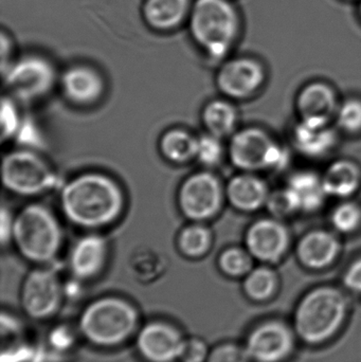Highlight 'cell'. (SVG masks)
I'll return each instance as SVG.
<instances>
[{
	"label": "cell",
	"mask_w": 361,
	"mask_h": 362,
	"mask_svg": "<svg viewBox=\"0 0 361 362\" xmlns=\"http://www.w3.org/2000/svg\"><path fill=\"white\" fill-rule=\"evenodd\" d=\"M124 189L101 172H85L61 187L59 206L68 221L86 230H99L116 223L124 212Z\"/></svg>",
	"instance_id": "obj_1"
},
{
	"label": "cell",
	"mask_w": 361,
	"mask_h": 362,
	"mask_svg": "<svg viewBox=\"0 0 361 362\" xmlns=\"http://www.w3.org/2000/svg\"><path fill=\"white\" fill-rule=\"evenodd\" d=\"M78 329L93 346L118 348L137 335L140 329L139 310L124 298H99L84 308L78 319Z\"/></svg>",
	"instance_id": "obj_2"
},
{
	"label": "cell",
	"mask_w": 361,
	"mask_h": 362,
	"mask_svg": "<svg viewBox=\"0 0 361 362\" xmlns=\"http://www.w3.org/2000/svg\"><path fill=\"white\" fill-rule=\"evenodd\" d=\"M348 313L349 302L343 291L332 286L317 287L309 291L297 305L292 329L299 339L317 346L339 333Z\"/></svg>",
	"instance_id": "obj_3"
},
{
	"label": "cell",
	"mask_w": 361,
	"mask_h": 362,
	"mask_svg": "<svg viewBox=\"0 0 361 362\" xmlns=\"http://www.w3.org/2000/svg\"><path fill=\"white\" fill-rule=\"evenodd\" d=\"M63 242L61 223L44 204H28L15 215L12 243L27 261L50 265L59 257Z\"/></svg>",
	"instance_id": "obj_4"
},
{
	"label": "cell",
	"mask_w": 361,
	"mask_h": 362,
	"mask_svg": "<svg viewBox=\"0 0 361 362\" xmlns=\"http://www.w3.org/2000/svg\"><path fill=\"white\" fill-rule=\"evenodd\" d=\"M188 25L195 44L209 59L218 61L237 42L241 18L230 0H195Z\"/></svg>",
	"instance_id": "obj_5"
},
{
	"label": "cell",
	"mask_w": 361,
	"mask_h": 362,
	"mask_svg": "<svg viewBox=\"0 0 361 362\" xmlns=\"http://www.w3.org/2000/svg\"><path fill=\"white\" fill-rule=\"evenodd\" d=\"M2 183L10 193L35 197L51 191L57 176L50 163L32 150H15L2 159Z\"/></svg>",
	"instance_id": "obj_6"
},
{
	"label": "cell",
	"mask_w": 361,
	"mask_h": 362,
	"mask_svg": "<svg viewBox=\"0 0 361 362\" xmlns=\"http://www.w3.org/2000/svg\"><path fill=\"white\" fill-rule=\"evenodd\" d=\"M10 97L23 103H33L51 93L57 74L50 59L36 53L13 61L2 71Z\"/></svg>",
	"instance_id": "obj_7"
},
{
	"label": "cell",
	"mask_w": 361,
	"mask_h": 362,
	"mask_svg": "<svg viewBox=\"0 0 361 362\" xmlns=\"http://www.w3.org/2000/svg\"><path fill=\"white\" fill-rule=\"evenodd\" d=\"M229 156L242 171L282 169L288 161V153L260 129H242L231 138Z\"/></svg>",
	"instance_id": "obj_8"
},
{
	"label": "cell",
	"mask_w": 361,
	"mask_h": 362,
	"mask_svg": "<svg viewBox=\"0 0 361 362\" xmlns=\"http://www.w3.org/2000/svg\"><path fill=\"white\" fill-rule=\"evenodd\" d=\"M65 288L59 274L49 265L38 266L25 276L20 288L23 312L34 320H48L61 310Z\"/></svg>",
	"instance_id": "obj_9"
},
{
	"label": "cell",
	"mask_w": 361,
	"mask_h": 362,
	"mask_svg": "<svg viewBox=\"0 0 361 362\" xmlns=\"http://www.w3.org/2000/svg\"><path fill=\"white\" fill-rule=\"evenodd\" d=\"M226 191L220 178L209 171H199L187 177L177 194L178 206L187 219L205 223L220 213Z\"/></svg>",
	"instance_id": "obj_10"
},
{
	"label": "cell",
	"mask_w": 361,
	"mask_h": 362,
	"mask_svg": "<svg viewBox=\"0 0 361 362\" xmlns=\"http://www.w3.org/2000/svg\"><path fill=\"white\" fill-rule=\"evenodd\" d=\"M296 337L286 323L271 320L254 327L244 346L251 362H283L294 352Z\"/></svg>",
	"instance_id": "obj_11"
},
{
	"label": "cell",
	"mask_w": 361,
	"mask_h": 362,
	"mask_svg": "<svg viewBox=\"0 0 361 362\" xmlns=\"http://www.w3.org/2000/svg\"><path fill=\"white\" fill-rule=\"evenodd\" d=\"M186 339L176 325L167 321H150L140 327L136 346L146 362H176L179 361Z\"/></svg>",
	"instance_id": "obj_12"
},
{
	"label": "cell",
	"mask_w": 361,
	"mask_h": 362,
	"mask_svg": "<svg viewBox=\"0 0 361 362\" xmlns=\"http://www.w3.org/2000/svg\"><path fill=\"white\" fill-rule=\"evenodd\" d=\"M264 78V69L258 61L237 57L220 67L216 76V85L227 97L244 99L260 88Z\"/></svg>",
	"instance_id": "obj_13"
},
{
	"label": "cell",
	"mask_w": 361,
	"mask_h": 362,
	"mask_svg": "<svg viewBox=\"0 0 361 362\" xmlns=\"http://www.w3.org/2000/svg\"><path fill=\"white\" fill-rule=\"evenodd\" d=\"M107 240L97 233H88L78 238L70 249L68 268L76 281L93 280L102 274L107 264Z\"/></svg>",
	"instance_id": "obj_14"
},
{
	"label": "cell",
	"mask_w": 361,
	"mask_h": 362,
	"mask_svg": "<svg viewBox=\"0 0 361 362\" xmlns=\"http://www.w3.org/2000/svg\"><path fill=\"white\" fill-rule=\"evenodd\" d=\"M59 85L68 102L83 107L97 103L106 88L101 72L85 64H76L68 67L61 74Z\"/></svg>",
	"instance_id": "obj_15"
},
{
	"label": "cell",
	"mask_w": 361,
	"mask_h": 362,
	"mask_svg": "<svg viewBox=\"0 0 361 362\" xmlns=\"http://www.w3.org/2000/svg\"><path fill=\"white\" fill-rule=\"evenodd\" d=\"M290 243L288 229L273 219H261L248 229L246 245L252 257L275 263L285 253Z\"/></svg>",
	"instance_id": "obj_16"
},
{
	"label": "cell",
	"mask_w": 361,
	"mask_h": 362,
	"mask_svg": "<svg viewBox=\"0 0 361 362\" xmlns=\"http://www.w3.org/2000/svg\"><path fill=\"white\" fill-rule=\"evenodd\" d=\"M192 0H144L142 16L148 27L167 32L188 23Z\"/></svg>",
	"instance_id": "obj_17"
},
{
	"label": "cell",
	"mask_w": 361,
	"mask_h": 362,
	"mask_svg": "<svg viewBox=\"0 0 361 362\" xmlns=\"http://www.w3.org/2000/svg\"><path fill=\"white\" fill-rule=\"evenodd\" d=\"M284 192L294 212H313L324 204L326 196L321 178L312 172H300L292 175Z\"/></svg>",
	"instance_id": "obj_18"
},
{
	"label": "cell",
	"mask_w": 361,
	"mask_h": 362,
	"mask_svg": "<svg viewBox=\"0 0 361 362\" xmlns=\"http://www.w3.org/2000/svg\"><path fill=\"white\" fill-rule=\"evenodd\" d=\"M296 148L311 157L326 155L336 142V134L329 127V121L302 119L294 131Z\"/></svg>",
	"instance_id": "obj_19"
},
{
	"label": "cell",
	"mask_w": 361,
	"mask_h": 362,
	"mask_svg": "<svg viewBox=\"0 0 361 362\" xmlns=\"http://www.w3.org/2000/svg\"><path fill=\"white\" fill-rule=\"evenodd\" d=\"M339 252V243L328 231L309 232L298 245V257L301 263L312 269L328 267L336 259Z\"/></svg>",
	"instance_id": "obj_20"
},
{
	"label": "cell",
	"mask_w": 361,
	"mask_h": 362,
	"mask_svg": "<svg viewBox=\"0 0 361 362\" xmlns=\"http://www.w3.org/2000/svg\"><path fill=\"white\" fill-rule=\"evenodd\" d=\"M226 196L237 210L252 212L266 204L268 187L264 181L252 174H239L229 181Z\"/></svg>",
	"instance_id": "obj_21"
},
{
	"label": "cell",
	"mask_w": 361,
	"mask_h": 362,
	"mask_svg": "<svg viewBox=\"0 0 361 362\" xmlns=\"http://www.w3.org/2000/svg\"><path fill=\"white\" fill-rule=\"evenodd\" d=\"M336 105L334 91L322 83L307 85L298 98V110L302 119L329 121L334 115Z\"/></svg>",
	"instance_id": "obj_22"
},
{
	"label": "cell",
	"mask_w": 361,
	"mask_h": 362,
	"mask_svg": "<svg viewBox=\"0 0 361 362\" xmlns=\"http://www.w3.org/2000/svg\"><path fill=\"white\" fill-rule=\"evenodd\" d=\"M159 150L169 163L186 165L196 158L197 137L182 127H173L161 136Z\"/></svg>",
	"instance_id": "obj_23"
},
{
	"label": "cell",
	"mask_w": 361,
	"mask_h": 362,
	"mask_svg": "<svg viewBox=\"0 0 361 362\" xmlns=\"http://www.w3.org/2000/svg\"><path fill=\"white\" fill-rule=\"evenodd\" d=\"M361 173L360 168L349 160L333 163L322 178L326 195L334 197H348L357 191Z\"/></svg>",
	"instance_id": "obj_24"
},
{
	"label": "cell",
	"mask_w": 361,
	"mask_h": 362,
	"mask_svg": "<svg viewBox=\"0 0 361 362\" xmlns=\"http://www.w3.org/2000/svg\"><path fill=\"white\" fill-rule=\"evenodd\" d=\"M2 362L27 361L31 348L25 340L23 325L11 315H2Z\"/></svg>",
	"instance_id": "obj_25"
},
{
	"label": "cell",
	"mask_w": 361,
	"mask_h": 362,
	"mask_svg": "<svg viewBox=\"0 0 361 362\" xmlns=\"http://www.w3.org/2000/svg\"><path fill=\"white\" fill-rule=\"evenodd\" d=\"M201 120L208 133L222 139L235 132L237 122V110L228 101L213 100L203 107Z\"/></svg>",
	"instance_id": "obj_26"
},
{
	"label": "cell",
	"mask_w": 361,
	"mask_h": 362,
	"mask_svg": "<svg viewBox=\"0 0 361 362\" xmlns=\"http://www.w3.org/2000/svg\"><path fill=\"white\" fill-rule=\"evenodd\" d=\"M213 244L211 229L203 223L191 221L180 230L177 236V248L188 259H201L205 257Z\"/></svg>",
	"instance_id": "obj_27"
},
{
	"label": "cell",
	"mask_w": 361,
	"mask_h": 362,
	"mask_svg": "<svg viewBox=\"0 0 361 362\" xmlns=\"http://www.w3.org/2000/svg\"><path fill=\"white\" fill-rule=\"evenodd\" d=\"M243 288L249 299L258 302L266 301L277 291V274L268 267L254 268L245 276Z\"/></svg>",
	"instance_id": "obj_28"
},
{
	"label": "cell",
	"mask_w": 361,
	"mask_h": 362,
	"mask_svg": "<svg viewBox=\"0 0 361 362\" xmlns=\"http://www.w3.org/2000/svg\"><path fill=\"white\" fill-rule=\"evenodd\" d=\"M252 255L249 251L237 247H231L223 251L218 257V267L220 272L230 278L246 276L252 268Z\"/></svg>",
	"instance_id": "obj_29"
},
{
	"label": "cell",
	"mask_w": 361,
	"mask_h": 362,
	"mask_svg": "<svg viewBox=\"0 0 361 362\" xmlns=\"http://www.w3.org/2000/svg\"><path fill=\"white\" fill-rule=\"evenodd\" d=\"M131 268L138 281L148 283L156 280L163 274L165 264L160 255L153 251L142 250L134 255Z\"/></svg>",
	"instance_id": "obj_30"
},
{
	"label": "cell",
	"mask_w": 361,
	"mask_h": 362,
	"mask_svg": "<svg viewBox=\"0 0 361 362\" xmlns=\"http://www.w3.org/2000/svg\"><path fill=\"white\" fill-rule=\"evenodd\" d=\"M224 157V146L220 138L215 137L211 134L197 137L196 158L201 165L206 168H213L220 165Z\"/></svg>",
	"instance_id": "obj_31"
},
{
	"label": "cell",
	"mask_w": 361,
	"mask_h": 362,
	"mask_svg": "<svg viewBox=\"0 0 361 362\" xmlns=\"http://www.w3.org/2000/svg\"><path fill=\"white\" fill-rule=\"evenodd\" d=\"M20 115L17 108L16 100L4 97L1 101V139L10 140L16 137L20 131Z\"/></svg>",
	"instance_id": "obj_32"
},
{
	"label": "cell",
	"mask_w": 361,
	"mask_h": 362,
	"mask_svg": "<svg viewBox=\"0 0 361 362\" xmlns=\"http://www.w3.org/2000/svg\"><path fill=\"white\" fill-rule=\"evenodd\" d=\"M361 209L354 202H345L337 206L332 214V223L338 231L348 233L360 227Z\"/></svg>",
	"instance_id": "obj_33"
},
{
	"label": "cell",
	"mask_w": 361,
	"mask_h": 362,
	"mask_svg": "<svg viewBox=\"0 0 361 362\" xmlns=\"http://www.w3.org/2000/svg\"><path fill=\"white\" fill-rule=\"evenodd\" d=\"M207 362H251L245 346L225 342L210 351Z\"/></svg>",
	"instance_id": "obj_34"
},
{
	"label": "cell",
	"mask_w": 361,
	"mask_h": 362,
	"mask_svg": "<svg viewBox=\"0 0 361 362\" xmlns=\"http://www.w3.org/2000/svg\"><path fill=\"white\" fill-rule=\"evenodd\" d=\"M338 123L345 131L355 133L361 129V101L349 100L338 110Z\"/></svg>",
	"instance_id": "obj_35"
},
{
	"label": "cell",
	"mask_w": 361,
	"mask_h": 362,
	"mask_svg": "<svg viewBox=\"0 0 361 362\" xmlns=\"http://www.w3.org/2000/svg\"><path fill=\"white\" fill-rule=\"evenodd\" d=\"M210 349L205 340L199 337L187 338L179 362H207Z\"/></svg>",
	"instance_id": "obj_36"
},
{
	"label": "cell",
	"mask_w": 361,
	"mask_h": 362,
	"mask_svg": "<svg viewBox=\"0 0 361 362\" xmlns=\"http://www.w3.org/2000/svg\"><path fill=\"white\" fill-rule=\"evenodd\" d=\"M14 215L6 206H2L0 213V240L2 246L12 242L13 229H14Z\"/></svg>",
	"instance_id": "obj_37"
},
{
	"label": "cell",
	"mask_w": 361,
	"mask_h": 362,
	"mask_svg": "<svg viewBox=\"0 0 361 362\" xmlns=\"http://www.w3.org/2000/svg\"><path fill=\"white\" fill-rule=\"evenodd\" d=\"M343 284L349 291L361 293V257L348 268L343 276Z\"/></svg>",
	"instance_id": "obj_38"
},
{
	"label": "cell",
	"mask_w": 361,
	"mask_h": 362,
	"mask_svg": "<svg viewBox=\"0 0 361 362\" xmlns=\"http://www.w3.org/2000/svg\"><path fill=\"white\" fill-rule=\"evenodd\" d=\"M269 209L277 215H288L290 213L294 212V210L286 197L285 192L281 191L278 193L273 194V196H269L268 200Z\"/></svg>",
	"instance_id": "obj_39"
},
{
	"label": "cell",
	"mask_w": 361,
	"mask_h": 362,
	"mask_svg": "<svg viewBox=\"0 0 361 362\" xmlns=\"http://www.w3.org/2000/svg\"><path fill=\"white\" fill-rule=\"evenodd\" d=\"M50 341L57 350H67L73 344V334L67 327H57L51 334Z\"/></svg>",
	"instance_id": "obj_40"
},
{
	"label": "cell",
	"mask_w": 361,
	"mask_h": 362,
	"mask_svg": "<svg viewBox=\"0 0 361 362\" xmlns=\"http://www.w3.org/2000/svg\"><path fill=\"white\" fill-rule=\"evenodd\" d=\"M13 42L10 36L2 31L1 33V71L12 63Z\"/></svg>",
	"instance_id": "obj_41"
},
{
	"label": "cell",
	"mask_w": 361,
	"mask_h": 362,
	"mask_svg": "<svg viewBox=\"0 0 361 362\" xmlns=\"http://www.w3.org/2000/svg\"><path fill=\"white\" fill-rule=\"evenodd\" d=\"M360 13H361V1H360Z\"/></svg>",
	"instance_id": "obj_42"
}]
</instances>
